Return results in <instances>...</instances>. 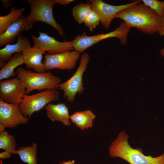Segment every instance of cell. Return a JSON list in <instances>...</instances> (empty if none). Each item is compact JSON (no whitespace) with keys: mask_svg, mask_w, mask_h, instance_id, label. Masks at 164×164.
I'll return each mask as SVG.
<instances>
[{"mask_svg":"<svg viewBox=\"0 0 164 164\" xmlns=\"http://www.w3.org/2000/svg\"><path fill=\"white\" fill-rule=\"evenodd\" d=\"M122 10L116 15L131 28H136L143 33L153 34L161 27L162 18L142 2Z\"/></svg>","mask_w":164,"mask_h":164,"instance_id":"6da1fadb","label":"cell"},{"mask_svg":"<svg viewBox=\"0 0 164 164\" xmlns=\"http://www.w3.org/2000/svg\"><path fill=\"white\" fill-rule=\"evenodd\" d=\"M128 138L125 131L120 132L109 147L111 158H120L130 164H164V153L156 157L145 155L140 148L134 149L131 146Z\"/></svg>","mask_w":164,"mask_h":164,"instance_id":"7a4b0ae2","label":"cell"},{"mask_svg":"<svg viewBox=\"0 0 164 164\" xmlns=\"http://www.w3.org/2000/svg\"><path fill=\"white\" fill-rule=\"evenodd\" d=\"M15 73L25 87L26 94L34 90L57 89L61 82L60 77L50 72L39 73L20 67Z\"/></svg>","mask_w":164,"mask_h":164,"instance_id":"3957f363","label":"cell"},{"mask_svg":"<svg viewBox=\"0 0 164 164\" xmlns=\"http://www.w3.org/2000/svg\"><path fill=\"white\" fill-rule=\"evenodd\" d=\"M31 8L30 12L27 16L33 25L41 22L50 25L58 31L59 34L63 36V29L55 20L53 13V7L55 4L53 0H25Z\"/></svg>","mask_w":164,"mask_h":164,"instance_id":"277c9868","label":"cell"},{"mask_svg":"<svg viewBox=\"0 0 164 164\" xmlns=\"http://www.w3.org/2000/svg\"><path fill=\"white\" fill-rule=\"evenodd\" d=\"M130 28L123 22L114 30L107 33L88 36L84 32L82 35H77L72 41L73 46L74 50L80 53L98 42L111 37L118 38L122 45H125Z\"/></svg>","mask_w":164,"mask_h":164,"instance_id":"5b68a950","label":"cell"},{"mask_svg":"<svg viewBox=\"0 0 164 164\" xmlns=\"http://www.w3.org/2000/svg\"><path fill=\"white\" fill-rule=\"evenodd\" d=\"M57 89L46 90L35 94H25L19 104L24 116L29 120L35 112L39 111L49 103L59 99Z\"/></svg>","mask_w":164,"mask_h":164,"instance_id":"8992f818","label":"cell"},{"mask_svg":"<svg viewBox=\"0 0 164 164\" xmlns=\"http://www.w3.org/2000/svg\"><path fill=\"white\" fill-rule=\"evenodd\" d=\"M89 60V54L84 53L81 57L79 65L75 73L69 79L58 86V88L63 91L65 98L71 103L74 102L77 94L81 95L84 91L83 75Z\"/></svg>","mask_w":164,"mask_h":164,"instance_id":"52a82bcc","label":"cell"},{"mask_svg":"<svg viewBox=\"0 0 164 164\" xmlns=\"http://www.w3.org/2000/svg\"><path fill=\"white\" fill-rule=\"evenodd\" d=\"M142 2V0H137L126 4L114 6L108 4L101 0L88 1L92 9L99 15L102 26L107 29H109L112 21L115 18L118 13Z\"/></svg>","mask_w":164,"mask_h":164,"instance_id":"ba28073f","label":"cell"},{"mask_svg":"<svg viewBox=\"0 0 164 164\" xmlns=\"http://www.w3.org/2000/svg\"><path fill=\"white\" fill-rule=\"evenodd\" d=\"M75 50L50 54H45L43 62L46 70L54 69L70 70L74 69L80 55Z\"/></svg>","mask_w":164,"mask_h":164,"instance_id":"9c48e42d","label":"cell"},{"mask_svg":"<svg viewBox=\"0 0 164 164\" xmlns=\"http://www.w3.org/2000/svg\"><path fill=\"white\" fill-rule=\"evenodd\" d=\"M25 87L17 77L0 82V100L19 105L25 94Z\"/></svg>","mask_w":164,"mask_h":164,"instance_id":"30bf717a","label":"cell"},{"mask_svg":"<svg viewBox=\"0 0 164 164\" xmlns=\"http://www.w3.org/2000/svg\"><path fill=\"white\" fill-rule=\"evenodd\" d=\"M29 120L24 116L19 105L0 100V124L6 128H12L19 125L27 124Z\"/></svg>","mask_w":164,"mask_h":164,"instance_id":"8fae6325","label":"cell"},{"mask_svg":"<svg viewBox=\"0 0 164 164\" xmlns=\"http://www.w3.org/2000/svg\"><path fill=\"white\" fill-rule=\"evenodd\" d=\"M38 33V37L31 35L34 46L47 52L49 54H57L74 50L72 41L60 42L46 33L41 32Z\"/></svg>","mask_w":164,"mask_h":164,"instance_id":"7c38bea8","label":"cell"},{"mask_svg":"<svg viewBox=\"0 0 164 164\" xmlns=\"http://www.w3.org/2000/svg\"><path fill=\"white\" fill-rule=\"evenodd\" d=\"M33 26V24L29 21L27 16H22L0 34V47L12 43L21 32L31 30Z\"/></svg>","mask_w":164,"mask_h":164,"instance_id":"4fadbf2b","label":"cell"},{"mask_svg":"<svg viewBox=\"0 0 164 164\" xmlns=\"http://www.w3.org/2000/svg\"><path fill=\"white\" fill-rule=\"evenodd\" d=\"M22 53L24 64L27 68L33 69L37 73H44L46 70L45 66L42 62L43 56L46 52L35 46L26 48Z\"/></svg>","mask_w":164,"mask_h":164,"instance_id":"5bb4252c","label":"cell"},{"mask_svg":"<svg viewBox=\"0 0 164 164\" xmlns=\"http://www.w3.org/2000/svg\"><path fill=\"white\" fill-rule=\"evenodd\" d=\"M31 47V43L27 38L21 34L17 36V41L15 44L6 45L0 50V67H2L14 53L22 52L27 47Z\"/></svg>","mask_w":164,"mask_h":164,"instance_id":"9a60e30c","label":"cell"},{"mask_svg":"<svg viewBox=\"0 0 164 164\" xmlns=\"http://www.w3.org/2000/svg\"><path fill=\"white\" fill-rule=\"evenodd\" d=\"M47 117L53 121H60L66 126L71 125L68 108L64 103L53 104L50 103L45 107Z\"/></svg>","mask_w":164,"mask_h":164,"instance_id":"2e32d148","label":"cell"},{"mask_svg":"<svg viewBox=\"0 0 164 164\" xmlns=\"http://www.w3.org/2000/svg\"><path fill=\"white\" fill-rule=\"evenodd\" d=\"M96 116L90 109L76 111L70 116L71 121L81 130L92 127Z\"/></svg>","mask_w":164,"mask_h":164,"instance_id":"e0dca14e","label":"cell"},{"mask_svg":"<svg viewBox=\"0 0 164 164\" xmlns=\"http://www.w3.org/2000/svg\"><path fill=\"white\" fill-rule=\"evenodd\" d=\"M23 64L24 63L22 52L15 53L0 70V80L15 77L16 74L14 70Z\"/></svg>","mask_w":164,"mask_h":164,"instance_id":"ac0fdd59","label":"cell"},{"mask_svg":"<svg viewBox=\"0 0 164 164\" xmlns=\"http://www.w3.org/2000/svg\"><path fill=\"white\" fill-rule=\"evenodd\" d=\"M37 145L33 143L27 147H22L14 151L12 154H18L21 159L28 164H37Z\"/></svg>","mask_w":164,"mask_h":164,"instance_id":"d6986e66","label":"cell"},{"mask_svg":"<svg viewBox=\"0 0 164 164\" xmlns=\"http://www.w3.org/2000/svg\"><path fill=\"white\" fill-rule=\"evenodd\" d=\"M25 10L22 7L16 9L14 6L11 8L10 13L8 15L0 16V34L4 32L14 22L21 17Z\"/></svg>","mask_w":164,"mask_h":164,"instance_id":"ffe728a7","label":"cell"},{"mask_svg":"<svg viewBox=\"0 0 164 164\" xmlns=\"http://www.w3.org/2000/svg\"><path fill=\"white\" fill-rule=\"evenodd\" d=\"M91 9V7L89 3L77 4L73 6L72 9L74 19L79 23H82Z\"/></svg>","mask_w":164,"mask_h":164,"instance_id":"44dd1931","label":"cell"},{"mask_svg":"<svg viewBox=\"0 0 164 164\" xmlns=\"http://www.w3.org/2000/svg\"><path fill=\"white\" fill-rule=\"evenodd\" d=\"M16 142L14 135L9 134L5 131L0 133V149L12 154L15 150Z\"/></svg>","mask_w":164,"mask_h":164,"instance_id":"7402d4cb","label":"cell"},{"mask_svg":"<svg viewBox=\"0 0 164 164\" xmlns=\"http://www.w3.org/2000/svg\"><path fill=\"white\" fill-rule=\"evenodd\" d=\"M100 18L97 12L94 10H91L84 21L85 26L90 31H92L98 26Z\"/></svg>","mask_w":164,"mask_h":164,"instance_id":"603a6c76","label":"cell"},{"mask_svg":"<svg viewBox=\"0 0 164 164\" xmlns=\"http://www.w3.org/2000/svg\"><path fill=\"white\" fill-rule=\"evenodd\" d=\"M142 2L149 6L160 17L162 18L164 15V1H159L157 0H142Z\"/></svg>","mask_w":164,"mask_h":164,"instance_id":"cb8c5ba5","label":"cell"},{"mask_svg":"<svg viewBox=\"0 0 164 164\" xmlns=\"http://www.w3.org/2000/svg\"><path fill=\"white\" fill-rule=\"evenodd\" d=\"M74 1L73 0H53L55 4L58 3L63 5H66Z\"/></svg>","mask_w":164,"mask_h":164,"instance_id":"d4e9b609","label":"cell"},{"mask_svg":"<svg viewBox=\"0 0 164 164\" xmlns=\"http://www.w3.org/2000/svg\"><path fill=\"white\" fill-rule=\"evenodd\" d=\"M3 5V7L5 9H7L11 7L13 4L12 1L11 0H1Z\"/></svg>","mask_w":164,"mask_h":164,"instance_id":"484cf974","label":"cell"},{"mask_svg":"<svg viewBox=\"0 0 164 164\" xmlns=\"http://www.w3.org/2000/svg\"><path fill=\"white\" fill-rule=\"evenodd\" d=\"M11 154L9 152L4 151L0 153V158L2 159H9Z\"/></svg>","mask_w":164,"mask_h":164,"instance_id":"4316f807","label":"cell"},{"mask_svg":"<svg viewBox=\"0 0 164 164\" xmlns=\"http://www.w3.org/2000/svg\"><path fill=\"white\" fill-rule=\"evenodd\" d=\"M162 23L161 27L158 32L160 36H164V15L162 18Z\"/></svg>","mask_w":164,"mask_h":164,"instance_id":"83f0119b","label":"cell"},{"mask_svg":"<svg viewBox=\"0 0 164 164\" xmlns=\"http://www.w3.org/2000/svg\"><path fill=\"white\" fill-rule=\"evenodd\" d=\"M59 164H75V161L74 160H69L67 161H63L60 163Z\"/></svg>","mask_w":164,"mask_h":164,"instance_id":"f1b7e54d","label":"cell"},{"mask_svg":"<svg viewBox=\"0 0 164 164\" xmlns=\"http://www.w3.org/2000/svg\"><path fill=\"white\" fill-rule=\"evenodd\" d=\"M5 128L3 125L0 124V133L5 131Z\"/></svg>","mask_w":164,"mask_h":164,"instance_id":"f546056e","label":"cell"},{"mask_svg":"<svg viewBox=\"0 0 164 164\" xmlns=\"http://www.w3.org/2000/svg\"><path fill=\"white\" fill-rule=\"evenodd\" d=\"M159 53L161 58L163 57L164 56V47L160 51Z\"/></svg>","mask_w":164,"mask_h":164,"instance_id":"4dcf8cb0","label":"cell"}]
</instances>
